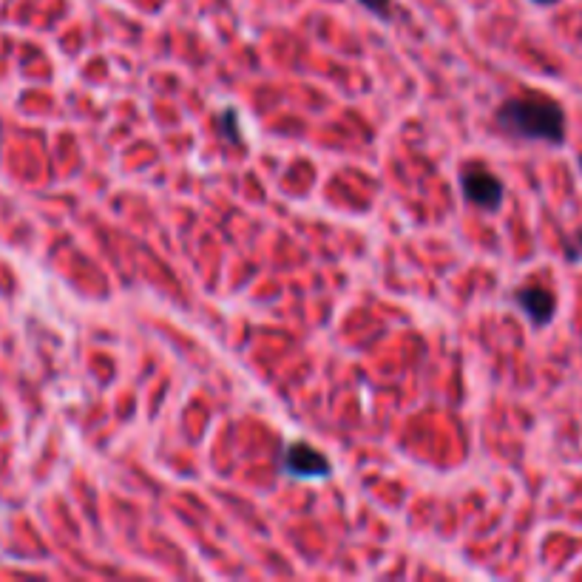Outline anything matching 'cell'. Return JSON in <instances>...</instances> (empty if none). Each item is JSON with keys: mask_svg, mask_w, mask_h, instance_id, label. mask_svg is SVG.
<instances>
[{"mask_svg": "<svg viewBox=\"0 0 582 582\" xmlns=\"http://www.w3.org/2000/svg\"><path fill=\"white\" fill-rule=\"evenodd\" d=\"M497 125L500 131L512 134L517 140L548 142L560 145L565 142V111L557 100H548L540 94H523L509 97L497 108Z\"/></svg>", "mask_w": 582, "mask_h": 582, "instance_id": "6da1fadb", "label": "cell"}, {"mask_svg": "<svg viewBox=\"0 0 582 582\" xmlns=\"http://www.w3.org/2000/svg\"><path fill=\"white\" fill-rule=\"evenodd\" d=\"M460 191L466 196V202L480 211H497L506 196L500 177H494L483 162H469L460 168Z\"/></svg>", "mask_w": 582, "mask_h": 582, "instance_id": "7a4b0ae2", "label": "cell"}, {"mask_svg": "<svg viewBox=\"0 0 582 582\" xmlns=\"http://www.w3.org/2000/svg\"><path fill=\"white\" fill-rule=\"evenodd\" d=\"M282 469L287 475L301 477V480H313V477H330L333 472V466H330V460L324 452H318L313 449L310 443H290L287 449H284V458H282Z\"/></svg>", "mask_w": 582, "mask_h": 582, "instance_id": "3957f363", "label": "cell"}, {"mask_svg": "<svg viewBox=\"0 0 582 582\" xmlns=\"http://www.w3.org/2000/svg\"><path fill=\"white\" fill-rule=\"evenodd\" d=\"M517 307L526 313L534 327H546L554 321V313H557V296L546 290V287H537V284H531V287H520L517 290Z\"/></svg>", "mask_w": 582, "mask_h": 582, "instance_id": "277c9868", "label": "cell"}, {"mask_svg": "<svg viewBox=\"0 0 582 582\" xmlns=\"http://www.w3.org/2000/svg\"><path fill=\"white\" fill-rule=\"evenodd\" d=\"M219 134L225 137V142L230 145H242V134H239V114L228 108L222 111V120H219Z\"/></svg>", "mask_w": 582, "mask_h": 582, "instance_id": "5b68a950", "label": "cell"}, {"mask_svg": "<svg viewBox=\"0 0 582 582\" xmlns=\"http://www.w3.org/2000/svg\"><path fill=\"white\" fill-rule=\"evenodd\" d=\"M367 12L372 15H378V18H389V12H392V0H358Z\"/></svg>", "mask_w": 582, "mask_h": 582, "instance_id": "8992f818", "label": "cell"}, {"mask_svg": "<svg viewBox=\"0 0 582 582\" xmlns=\"http://www.w3.org/2000/svg\"><path fill=\"white\" fill-rule=\"evenodd\" d=\"M534 3H537V6H554L557 0H534Z\"/></svg>", "mask_w": 582, "mask_h": 582, "instance_id": "52a82bcc", "label": "cell"}, {"mask_svg": "<svg viewBox=\"0 0 582 582\" xmlns=\"http://www.w3.org/2000/svg\"><path fill=\"white\" fill-rule=\"evenodd\" d=\"M577 245L582 247V230H580V236H577Z\"/></svg>", "mask_w": 582, "mask_h": 582, "instance_id": "ba28073f", "label": "cell"}, {"mask_svg": "<svg viewBox=\"0 0 582 582\" xmlns=\"http://www.w3.org/2000/svg\"><path fill=\"white\" fill-rule=\"evenodd\" d=\"M580 168H582V154H580Z\"/></svg>", "mask_w": 582, "mask_h": 582, "instance_id": "9c48e42d", "label": "cell"}]
</instances>
